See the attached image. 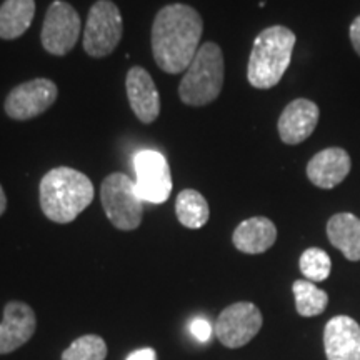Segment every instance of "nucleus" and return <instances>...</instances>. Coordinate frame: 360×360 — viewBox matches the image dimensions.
<instances>
[{"label": "nucleus", "instance_id": "nucleus-1", "mask_svg": "<svg viewBox=\"0 0 360 360\" xmlns=\"http://www.w3.org/2000/svg\"><path fill=\"white\" fill-rule=\"evenodd\" d=\"M204 20L200 13L186 4L162 7L152 24V56L160 70L182 74L192 64L200 49Z\"/></svg>", "mask_w": 360, "mask_h": 360}, {"label": "nucleus", "instance_id": "nucleus-2", "mask_svg": "<svg viewBox=\"0 0 360 360\" xmlns=\"http://www.w3.org/2000/svg\"><path fill=\"white\" fill-rule=\"evenodd\" d=\"M40 209L56 224H70L94 200V184L87 175L72 167L49 170L39 186Z\"/></svg>", "mask_w": 360, "mask_h": 360}, {"label": "nucleus", "instance_id": "nucleus-3", "mask_svg": "<svg viewBox=\"0 0 360 360\" xmlns=\"http://www.w3.org/2000/svg\"><path fill=\"white\" fill-rule=\"evenodd\" d=\"M295 47V34L283 25L262 30L254 40L247 65V80L254 89H272L289 69Z\"/></svg>", "mask_w": 360, "mask_h": 360}, {"label": "nucleus", "instance_id": "nucleus-4", "mask_svg": "<svg viewBox=\"0 0 360 360\" xmlns=\"http://www.w3.org/2000/svg\"><path fill=\"white\" fill-rule=\"evenodd\" d=\"M224 87V53L215 42L200 45L184 72L179 97L188 107H204L220 96Z\"/></svg>", "mask_w": 360, "mask_h": 360}, {"label": "nucleus", "instance_id": "nucleus-5", "mask_svg": "<svg viewBox=\"0 0 360 360\" xmlns=\"http://www.w3.org/2000/svg\"><path fill=\"white\" fill-rule=\"evenodd\" d=\"M101 200L107 219L119 231H135L143 217V200L135 180L114 172L102 180Z\"/></svg>", "mask_w": 360, "mask_h": 360}, {"label": "nucleus", "instance_id": "nucleus-6", "mask_svg": "<svg viewBox=\"0 0 360 360\" xmlns=\"http://www.w3.org/2000/svg\"><path fill=\"white\" fill-rule=\"evenodd\" d=\"M124 35V19L112 0H97L90 7L84 27L82 44L85 53L94 58L110 56Z\"/></svg>", "mask_w": 360, "mask_h": 360}, {"label": "nucleus", "instance_id": "nucleus-7", "mask_svg": "<svg viewBox=\"0 0 360 360\" xmlns=\"http://www.w3.org/2000/svg\"><path fill=\"white\" fill-rule=\"evenodd\" d=\"M82 32L80 15L69 2L56 0L45 13L40 40L51 56H67L75 47Z\"/></svg>", "mask_w": 360, "mask_h": 360}, {"label": "nucleus", "instance_id": "nucleus-8", "mask_svg": "<svg viewBox=\"0 0 360 360\" xmlns=\"http://www.w3.org/2000/svg\"><path fill=\"white\" fill-rule=\"evenodd\" d=\"M264 319L252 302H236L224 309L215 321L214 334L229 349H240L254 339L262 328Z\"/></svg>", "mask_w": 360, "mask_h": 360}, {"label": "nucleus", "instance_id": "nucleus-9", "mask_svg": "<svg viewBox=\"0 0 360 360\" xmlns=\"http://www.w3.org/2000/svg\"><path fill=\"white\" fill-rule=\"evenodd\" d=\"M57 84L51 79L39 77L13 87L4 102V110L12 120H32L42 115L57 101Z\"/></svg>", "mask_w": 360, "mask_h": 360}, {"label": "nucleus", "instance_id": "nucleus-10", "mask_svg": "<svg viewBox=\"0 0 360 360\" xmlns=\"http://www.w3.org/2000/svg\"><path fill=\"white\" fill-rule=\"evenodd\" d=\"M139 195L150 204H164L172 192V174L169 162L157 150H141L134 157Z\"/></svg>", "mask_w": 360, "mask_h": 360}, {"label": "nucleus", "instance_id": "nucleus-11", "mask_svg": "<svg viewBox=\"0 0 360 360\" xmlns=\"http://www.w3.org/2000/svg\"><path fill=\"white\" fill-rule=\"evenodd\" d=\"M125 90L130 109L142 124L155 122L160 115V96L154 79L141 65H134L125 75Z\"/></svg>", "mask_w": 360, "mask_h": 360}, {"label": "nucleus", "instance_id": "nucleus-12", "mask_svg": "<svg viewBox=\"0 0 360 360\" xmlns=\"http://www.w3.org/2000/svg\"><path fill=\"white\" fill-rule=\"evenodd\" d=\"M37 328V319L30 305L12 300L4 307V321L0 322V355L11 354L27 344Z\"/></svg>", "mask_w": 360, "mask_h": 360}, {"label": "nucleus", "instance_id": "nucleus-13", "mask_svg": "<svg viewBox=\"0 0 360 360\" xmlns=\"http://www.w3.org/2000/svg\"><path fill=\"white\" fill-rule=\"evenodd\" d=\"M319 117H321V110L315 102L309 98L292 101L278 117L277 129L282 142L287 146H297L307 141L317 127Z\"/></svg>", "mask_w": 360, "mask_h": 360}, {"label": "nucleus", "instance_id": "nucleus-14", "mask_svg": "<svg viewBox=\"0 0 360 360\" xmlns=\"http://www.w3.org/2000/svg\"><path fill=\"white\" fill-rule=\"evenodd\" d=\"M327 360H360V326L347 315H337L323 328Z\"/></svg>", "mask_w": 360, "mask_h": 360}, {"label": "nucleus", "instance_id": "nucleus-15", "mask_svg": "<svg viewBox=\"0 0 360 360\" xmlns=\"http://www.w3.org/2000/svg\"><path fill=\"white\" fill-rule=\"evenodd\" d=\"M350 165V157L344 148L330 147L309 160L307 177L315 187L334 188L347 177Z\"/></svg>", "mask_w": 360, "mask_h": 360}, {"label": "nucleus", "instance_id": "nucleus-16", "mask_svg": "<svg viewBox=\"0 0 360 360\" xmlns=\"http://www.w3.org/2000/svg\"><path fill=\"white\" fill-rule=\"evenodd\" d=\"M277 227L267 217H252L238 224L233 231L232 242L237 250L244 254H262L276 244Z\"/></svg>", "mask_w": 360, "mask_h": 360}, {"label": "nucleus", "instance_id": "nucleus-17", "mask_svg": "<svg viewBox=\"0 0 360 360\" xmlns=\"http://www.w3.org/2000/svg\"><path fill=\"white\" fill-rule=\"evenodd\" d=\"M327 237L345 259L360 260V219L354 214H335L327 222Z\"/></svg>", "mask_w": 360, "mask_h": 360}, {"label": "nucleus", "instance_id": "nucleus-18", "mask_svg": "<svg viewBox=\"0 0 360 360\" xmlns=\"http://www.w3.org/2000/svg\"><path fill=\"white\" fill-rule=\"evenodd\" d=\"M35 0H4L0 6V39L15 40L32 25Z\"/></svg>", "mask_w": 360, "mask_h": 360}, {"label": "nucleus", "instance_id": "nucleus-19", "mask_svg": "<svg viewBox=\"0 0 360 360\" xmlns=\"http://www.w3.org/2000/svg\"><path fill=\"white\" fill-rule=\"evenodd\" d=\"M175 214L179 222L187 229H202L209 222L210 209L205 197L199 191L186 188L175 200Z\"/></svg>", "mask_w": 360, "mask_h": 360}, {"label": "nucleus", "instance_id": "nucleus-20", "mask_svg": "<svg viewBox=\"0 0 360 360\" xmlns=\"http://www.w3.org/2000/svg\"><path fill=\"white\" fill-rule=\"evenodd\" d=\"M292 292L295 297V309L302 317H315L321 315L327 309L328 295L326 290L319 289L314 282L302 278L295 281L292 285Z\"/></svg>", "mask_w": 360, "mask_h": 360}, {"label": "nucleus", "instance_id": "nucleus-21", "mask_svg": "<svg viewBox=\"0 0 360 360\" xmlns=\"http://www.w3.org/2000/svg\"><path fill=\"white\" fill-rule=\"evenodd\" d=\"M299 267L302 276L310 282H323L332 272V260L326 250L310 247L300 255Z\"/></svg>", "mask_w": 360, "mask_h": 360}, {"label": "nucleus", "instance_id": "nucleus-22", "mask_svg": "<svg viewBox=\"0 0 360 360\" xmlns=\"http://www.w3.org/2000/svg\"><path fill=\"white\" fill-rule=\"evenodd\" d=\"M107 344L102 337L89 334L79 337L62 354V360H105Z\"/></svg>", "mask_w": 360, "mask_h": 360}, {"label": "nucleus", "instance_id": "nucleus-23", "mask_svg": "<svg viewBox=\"0 0 360 360\" xmlns=\"http://www.w3.org/2000/svg\"><path fill=\"white\" fill-rule=\"evenodd\" d=\"M191 334L193 339L199 340L200 344H205V342H209L210 339H212L214 327H212V323L207 321V319L197 317L191 322Z\"/></svg>", "mask_w": 360, "mask_h": 360}, {"label": "nucleus", "instance_id": "nucleus-24", "mask_svg": "<svg viewBox=\"0 0 360 360\" xmlns=\"http://www.w3.org/2000/svg\"><path fill=\"white\" fill-rule=\"evenodd\" d=\"M350 42H352L354 51L360 57V15L350 25Z\"/></svg>", "mask_w": 360, "mask_h": 360}, {"label": "nucleus", "instance_id": "nucleus-25", "mask_svg": "<svg viewBox=\"0 0 360 360\" xmlns=\"http://www.w3.org/2000/svg\"><path fill=\"white\" fill-rule=\"evenodd\" d=\"M125 360H157V354L154 349L146 347V349L134 350L132 354H129V357Z\"/></svg>", "mask_w": 360, "mask_h": 360}, {"label": "nucleus", "instance_id": "nucleus-26", "mask_svg": "<svg viewBox=\"0 0 360 360\" xmlns=\"http://www.w3.org/2000/svg\"><path fill=\"white\" fill-rule=\"evenodd\" d=\"M7 209V195L6 192H4V187L0 186V215L6 212Z\"/></svg>", "mask_w": 360, "mask_h": 360}]
</instances>
